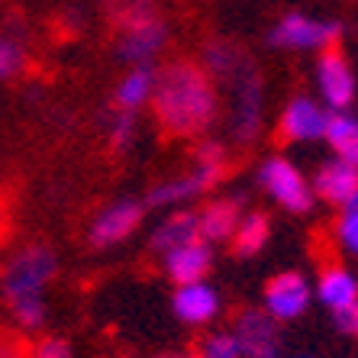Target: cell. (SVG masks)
I'll list each match as a JSON object with an SVG mask.
<instances>
[{"mask_svg": "<svg viewBox=\"0 0 358 358\" xmlns=\"http://www.w3.org/2000/svg\"><path fill=\"white\" fill-rule=\"evenodd\" d=\"M149 110L168 139H194L220 117V91L200 62L171 59L155 68Z\"/></svg>", "mask_w": 358, "mask_h": 358, "instance_id": "1", "label": "cell"}, {"mask_svg": "<svg viewBox=\"0 0 358 358\" xmlns=\"http://www.w3.org/2000/svg\"><path fill=\"white\" fill-rule=\"evenodd\" d=\"M59 271V259L49 245H26L0 271V297L10 310V320L23 333H39L49 320V291L52 278Z\"/></svg>", "mask_w": 358, "mask_h": 358, "instance_id": "2", "label": "cell"}, {"mask_svg": "<svg viewBox=\"0 0 358 358\" xmlns=\"http://www.w3.org/2000/svg\"><path fill=\"white\" fill-rule=\"evenodd\" d=\"M223 171H226V149L220 142L203 139V142H197V149H194L191 168H187L184 175L155 184V187L145 194L142 203H145V207H155V210L191 203V200L203 197V194L223 178Z\"/></svg>", "mask_w": 358, "mask_h": 358, "instance_id": "3", "label": "cell"}, {"mask_svg": "<svg viewBox=\"0 0 358 358\" xmlns=\"http://www.w3.org/2000/svg\"><path fill=\"white\" fill-rule=\"evenodd\" d=\"M229 94V136L239 145H252L262 136V120H265V81L255 62L236 71L229 81H223Z\"/></svg>", "mask_w": 358, "mask_h": 358, "instance_id": "4", "label": "cell"}, {"mask_svg": "<svg viewBox=\"0 0 358 358\" xmlns=\"http://www.w3.org/2000/svg\"><path fill=\"white\" fill-rule=\"evenodd\" d=\"M342 36L339 20H317L307 13H284L271 29H268V45L281 52H323L336 49Z\"/></svg>", "mask_w": 358, "mask_h": 358, "instance_id": "5", "label": "cell"}, {"mask_svg": "<svg viewBox=\"0 0 358 358\" xmlns=\"http://www.w3.org/2000/svg\"><path fill=\"white\" fill-rule=\"evenodd\" d=\"M259 184L268 197L281 203L287 213H307L313 207V191H310V181L303 178L297 165L284 155H268L259 165Z\"/></svg>", "mask_w": 358, "mask_h": 358, "instance_id": "6", "label": "cell"}, {"mask_svg": "<svg viewBox=\"0 0 358 358\" xmlns=\"http://www.w3.org/2000/svg\"><path fill=\"white\" fill-rule=\"evenodd\" d=\"M117 59L126 68H152L155 59L168 49V39H171V29H168L162 13L126 26V29H117Z\"/></svg>", "mask_w": 358, "mask_h": 358, "instance_id": "7", "label": "cell"}, {"mask_svg": "<svg viewBox=\"0 0 358 358\" xmlns=\"http://www.w3.org/2000/svg\"><path fill=\"white\" fill-rule=\"evenodd\" d=\"M310 300H313V287H310V281L300 271H278L265 284L262 310L281 326L303 317L310 310Z\"/></svg>", "mask_w": 358, "mask_h": 358, "instance_id": "8", "label": "cell"}, {"mask_svg": "<svg viewBox=\"0 0 358 358\" xmlns=\"http://www.w3.org/2000/svg\"><path fill=\"white\" fill-rule=\"evenodd\" d=\"M142 217H145V203L136 197H120L113 203L100 210L97 217L87 226V242L94 249H113L120 242H126L129 236L142 226Z\"/></svg>", "mask_w": 358, "mask_h": 358, "instance_id": "9", "label": "cell"}, {"mask_svg": "<svg viewBox=\"0 0 358 358\" xmlns=\"http://www.w3.org/2000/svg\"><path fill=\"white\" fill-rule=\"evenodd\" d=\"M229 333L239 342L242 358H281V326L262 307H245L236 313Z\"/></svg>", "mask_w": 358, "mask_h": 358, "instance_id": "10", "label": "cell"}, {"mask_svg": "<svg viewBox=\"0 0 358 358\" xmlns=\"http://www.w3.org/2000/svg\"><path fill=\"white\" fill-rule=\"evenodd\" d=\"M317 87L323 107L329 113H342L355 100V71L339 49H323L317 59Z\"/></svg>", "mask_w": 358, "mask_h": 358, "instance_id": "11", "label": "cell"}, {"mask_svg": "<svg viewBox=\"0 0 358 358\" xmlns=\"http://www.w3.org/2000/svg\"><path fill=\"white\" fill-rule=\"evenodd\" d=\"M326 120H329V110L320 100L297 94L284 103L278 117V136L284 142H317L326 133Z\"/></svg>", "mask_w": 358, "mask_h": 358, "instance_id": "12", "label": "cell"}, {"mask_svg": "<svg viewBox=\"0 0 358 358\" xmlns=\"http://www.w3.org/2000/svg\"><path fill=\"white\" fill-rule=\"evenodd\" d=\"M171 310L175 317L187 326H207L220 317L223 310V300L220 291L207 281H194V284H181L175 287V297H171Z\"/></svg>", "mask_w": 358, "mask_h": 358, "instance_id": "13", "label": "cell"}, {"mask_svg": "<svg viewBox=\"0 0 358 358\" xmlns=\"http://www.w3.org/2000/svg\"><path fill=\"white\" fill-rule=\"evenodd\" d=\"M162 268H165L168 281H175V287L194 281H207L210 268H213V245H207L203 239L187 242L181 249L162 255Z\"/></svg>", "mask_w": 358, "mask_h": 358, "instance_id": "14", "label": "cell"}, {"mask_svg": "<svg viewBox=\"0 0 358 358\" xmlns=\"http://www.w3.org/2000/svg\"><path fill=\"white\" fill-rule=\"evenodd\" d=\"M313 197L326 200V203H333V207H345L358 191V168L345 165L339 159H329L317 168V175H313Z\"/></svg>", "mask_w": 358, "mask_h": 358, "instance_id": "15", "label": "cell"}, {"mask_svg": "<svg viewBox=\"0 0 358 358\" xmlns=\"http://www.w3.org/2000/svg\"><path fill=\"white\" fill-rule=\"evenodd\" d=\"M242 220V203L236 197H217L197 210V236L207 245L229 242Z\"/></svg>", "mask_w": 358, "mask_h": 358, "instance_id": "16", "label": "cell"}, {"mask_svg": "<svg viewBox=\"0 0 358 358\" xmlns=\"http://www.w3.org/2000/svg\"><path fill=\"white\" fill-rule=\"evenodd\" d=\"M317 297L329 313L358 303V278L342 265H326L317 278Z\"/></svg>", "mask_w": 358, "mask_h": 358, "instance_id": "17", "label": "cell"}, {"mask_svg": "<svg viewBox=\"0 0 358 358\" xmlns=\"http://www.w3.org/2000/svg\"><path fill=\"white\" fill-rule=\"evenodd\" d=\"M249 62H252V55L242 49V45H236V42H229V39H210L207 45H203V62H200V68L213 78V84H223V81H229L236 71H242Z\"/></svg>", "mask_w": 358, "mask_h": 358, "instance_id": "18", "label": "cell"}, {"mask_svg": "<svg viewBox=\"0 0 358 358\" xmlns=\"http://www.w3.org/2000/svg\"><path fill=\"white\" fill-rule=\"evenodd\" d=\"M152 91H155V68H129L113 87V110L139 117V110L149 107Z\"/></svg>", "mask_w": 358, "mask_h": 358, "instance_id": "19", "label": "cell"}, {"mask_svg": "<svg viewBox=\"0 0 358 358\" xmlns=\"http://www.w3.org/2000/svg\"><path fill=\"white\" fill-rule=\"evenodd\" d=\"M197 239H200L197 236V210H175V213H168V217L155 226L152 249L159 252V255H168V252H175Z\"/></svg>", "mask_w": 358, "mask_h": 358, "instance_id": "20", "label": "cell"}, {"mask_svg": "<svg viewBox=\"0 0 358 358\" xmlns=\"http://www.w3.org/2000/svg\"><path fill=\"white\" fill-rule=\"evenodd\" d=\"M268 239H271V220L262 210H252V213H242L233 239H229V249L236 259H255L268 245Z\"/></svg>", "mask_w": 358, "mask_h": 358, "instance_id": "21", "label": "cell"}, {"mask_svg": "<svg viewBox=\"0 0 358 358\" xmlns=\"http://www.w3.org/2000/svg\"><path fill=\"white\" fill-rule=\"evenodd\" d=\"M323 139L329 142V149L336 152V159L358 168V117H352L349 110L329 113Z\"/></svg>", "mask_w": 358, "mask_h": 358, "instance_id": "22", "label": "cell"}, {"mask_svg": "<svg viewBox=\"0 0 358 358\" xmlns=\"http://www.w3.org/2000/svg\"><path fill=\"white\" fill-rule=\"evenodd\" d=\"M103 10L117 29H126L149 17H159V0H103Z\"/></svg>", "mask_w": 358, "mask_h": 358, "instance_id": "23", "label": "cell"}, {"mask_svg": "<svg viewBox=\"0 0 358 358\" xmlns=\"http://www.w3.org/2000/svg\"><path fill=\"white\" fill-rule=\"evenodd\" d=\"M139 136V117L123 113V110H110L107 117V142L113 152H126Z\"/></svg>", "mask_w": 358, "mask_h": 358, "instance_id": "24", "label": "cell"}, {"mask_svg": "<svg viewBox=\"0 0 358 358\" xmlns=\"http://www.w3.org/2000/svg\"><path fill=\"white\" fill-rule=\"evenodd\" d=\"M26 68V45L10 33H0V81L23 75Z\"/></svg>", "mask_w": 358, "mask_h": 358, "instance_id": "25", "label": "cell"}, {"mask_svg": "<svg viewBox=\"0 0 358 358\" xmlns=\"http://www.w3.org/2000/svg\"><path fill=\"white\" fill-rule=\"evenodd\" d=\"M197 358H242L239 342L229 329H220V333H210L207 339L200 342Z\"/></svg>", "mask_w": 358, "mask_h": 358, "instance_id": "26", "label": "cell"}, {"mask_svg": "<svg viewBox=\"0 0 358 358\" xmlns=\"http://www.w3.org/2000/svg\"><path fill=\"white\" fill-rule=\"evenodd\" d=\"M336 239H339V245L345 252H352V255H358V210H342L339 223H336Z\"/></svg>", "mask_w": 358, "mask_h": 358, "instance_id": "27", "label": "cell"}, {"mask_svg": "<svg viewBox=\"0 0 358 358\" xmlns=\"http://www.w3.org/2000/svg\"><path fill=\"white\" fill-rule=\"evenodd\" d=\"M29 358H75V352H71L68 339H62V336H45V339H39L33 345Z\"/></svg>", "mask_w": 358, "mask_h": 358, "instance_id": "28", "label": "cell"}, {"mask_svg": "<svg viewBox=\"0 0 358 358\" xmlns=\"http://www.w3.org/2000/svg\"><path fill=\"white\" fill-rule=\"evenodd\" d=\"M333 323H336V329H339L342 336H352V339H355L358 336V303H352V307L333 313Z\"/></svg>", "mask_w": 358, "mask_h": 358, "instance_id": "29", "label": "cell"}, {"mask_svg": "<svg viewBox=\"0 0 358 358\" xmlns=\"http://www.w3.org/2000/svg\"><path fill=\"white\" fill-rule=\"evenodd\" d=\"M0 358H29V352L23 349V342L17 336H10L0 329Z\"/></svg>", "mask_w": 358, "mask_h": 358, "instance_id": "30", "label": "cell"}, {"mask_svg": "<svg viewBox=\"0 0 358 358\" xmlns=\"http://www.w3.org/2000/svg\"><path fill=\"white\" fill-rule=\"evenodd\" d=\"M165 358H175V355H165ZM184 358H197V355H184Z\"/></svg>", "mask_w": 358, "mask_h": 358, "instance_id": "31", "label": "cell"}, {"mask_svg": "<svg viewBox=\"0 0 358 358\" xmlns=\"http://www.w3.org/2000/svg\"><path fill=\"white\" fill-rule=\"evenodd\" d=\"M297 358H310V355H297Z\"/></svg>", "mask_w": 358, "mask_h": 358, "instance_id": "32", "label": "cell"}]
</instances>
